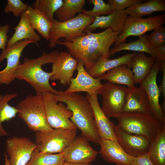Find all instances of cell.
I'll use <instances>...</instances> for the list:
<instances>
[{"label":"cell","mask_w":165,"mask_h":165,"mask_svg":"<svg viewBox=\"0 0 165 165\" xmlns=\"http://www.w3.org/2000/svg\"><path fill=\"white\" fill-rule=\"evenodd\" d=\"M149 112L148 98L144 89L141 86L128 88L123 112Z\"/></svg>","instance_id":"cell-21"},{"label":"cell","mask_w":165,"mask_h":165,"mask_svg":"<svg viewBox=\"0 0 165 165\" xmlns=\"http://www.w3.org/2000/svg\"><path fill=\"white\" fill-rule=\"evenodd\" d=\"M147 38L149 42L153 48L165 44V27L160 26L153 30Z\"/></svg>","instance_id":"cell-35"},{"label":"cell","mask_w":165,"mask_h":165,"mask_svg":"<svg viewBox=\"0 0 165 165\" xmlns=\"http://www.w3.org/2000/svg\"><path fill=\"white\" fill-rule=\"evenodd\" d=\"M98 152L105 161L117 165H132L133 157L127 153L116 141L101 138Z\"/></svg>","instance_id":"cell-18"},{"label":"cell","mask_w":165,"mask_h":165,"mask_svg":"<svg viewBox=\"0 0 165 165\" xmlns=\"http://www.w3.org/2000/svg\"><path fill=\"white\" fill-rule=\"evenodd\" d=\"M47 122L52 128L71 129L77 128L70 120L72 115L62 102L58 101L49 92L42 94Z\"/></svg>","instance_id":"cell-9"},{"label":"cell","mask_w":165,"mask_h":165,"mask_svg":"<svg viewBox=\"0 0 165 165\" xmlns=\"http://www.w3.org/2000/svg\"><path fill=\"white\" fill-rule=\"evenodd\" d=\"M64 161L63 153H42L36 149L26 165H62Z\"/></svg>","instance_id":"cell-32"},{"label":"cell","mask_w":165,"mask_h":165,"mask_svg":"<svg viewBox=\"0 0 165 165\" xmlns=\"http://www.w3.org/2000/svg\"><path fill=\"white\" fill-rule=\"evenodd\" d=\"M136 53H128L112 59L107 57H101L97 60L88 73L93 77L98 78L109 70L121 65L125 64L128 67Z\"/></svg>","instance_id":"cell-24"},{"label":"cell","mask_w":165,"mask_h":165,"mask_svg":"<svg viewBox=\"0 0 165 165\" xmlns=\"http://www.w3.org/2000/svg\"><path fill=\"white\" fill-rule=\"evenodd\" d=\"M95 17L80 13L69 20L60 22L54 19L49 33V47L56 46L60 39H70L86 35L85 28L92 24Z\"/></svg>","instance_id":"cell-6"},{"label":"cell","mask_w":165,"mask_h":165,"mask_svg":"<svg viewBox=\"0 0 165 165\" xmlns=\"http://www.w3.org/2000/svg\"><path fill=\"white\" fill-rule=\"evenodd\" d=\"M160 70V63L156 61L148 74L140 84L146 94L150 112L165 123L164 112L159 102L160 93L156 82L157 76Z\"/></svg>","instance_id":"cell-12"},{"label":"cell","mask_w":165,"mask_h":165,"mask_svg":"<svg viewBox=\"0 0 165 165\" xmlns=\"http://www.w3.org/2000/svg\"><path fill=\"white\" fill-rule=\"evenodd\" d=\"M27 11L32 27L44 38L48 41L49 33L52 22L42 13L31 6L28 5Z\"/></svg>","instance_id":"cell-28"},{"label":"cell","mask_w":165,"mask_h":165,"mask_svg":"<svg viewBox=\"0 0 165 165\" xmlns=\"http://www.w3.org/2000/svg\"><path fill=\"white\" fill-rule=\"evenodd\" d=\"M9 29L8 24L0 26V49L2 50H5L7 46L8 41L7 34Z\"/></svg>","instance_id":"cell-38"},{"label":"cell","mask_w":165,"mask_h":165,"mask_svg":"<svg viewBox=\"0 0 165 165\" xmlns=\"http://www.w3.org/2000/svg\"><path fill=\"white\" fill-rule=\"evenodd\" d=\"M99 78L116 84L126 86L130 88L134 86L132 71L128 66L122 64L108 71Z\"/></svg>","instance_id":"cell-25"},{"label":"cell","mask_w":165,"mask_h":165,"mask_svg":"<svg viewBox=\"0 0 165 165\" xmlns=\"http://www.w3.org/2000/svg\"><path fill=\"white\" fill-rule=\"evenodd\" d=\"M53 96L58 102L65 103L67 108L72 112L71 121L81 130L82 136L89 141L99 144L101 138L86 97L78 93H66L62 90L53 94Z\"/></svg>","instance_id":"cell-1"},{"label":"cell","mask_w":165,"mask_h":165,"mask_svg":"<svg viewBox=\"0 0 165 165\" xmlns=\"http://www.w3.org/2000/svg\"><path fill=\"white\" fill-rule=\"evenodd\" d=\"M35 43L28 39L19 41L8 48L2 50L0 55V63L7 59L5 68L0 71V85H8L16 79L15 73L20 64V59L24 48L29 44Z\"/></svg>","instance_id":"cell-11"},{"label":"cell","mask_w":165,"mask_h":165,"mask_svg":"<svg viewBox=\"0 0 165 165\" xmlns=\"http://www.w3.org/2000/svg\"><path fill=\"white\" fill-rule=\"evenodd\" d=\"M63 0H37L32 4V7L42 13L51 22L54 18L56 11L62 5Z\"/></svg>","instance_id":"cell-33"},{"label":"cell","mask_w":165,"mask_h":165,"mask_svg":"<svg viewBox=\"0 0 165 165\" xmlns=\"http://www.w3.org/2000/svg\"><path fill=\"white\" fill-rule=\"evenodd\" d=\"M6 145L10 165H26L37 147L35 143L24 137L9 138Z\"/></svg>","instance_id":"cell-13"},{"label":"cell","mask_w":165,"mask_h":165,"mask_svg":"<svg viewBox=\"0 0 165 165\" xmlns=\"http://www.w3.org/2000/svg\"><path fill=\"white\" fill-rule=\"evenodd\" d=\"M148 153L154 165H165V126L150 142Z\"/></svg>","instance_id":"cell-30"},{"label":"cell","mask_w":165,"mask_h":165,"mask_svg":"<svg viewBox=\"0 0 165 165\" xmlns=\"http://www.w3.org/2000/svg\"><path fill=\"white\" fill-rule=\"evenodd\" d=\"M141 0H108V3L112 7L114 10H125V8H128L131 6L142 2Z\"/></svg>","instance_id":"cell-37"},{"label":"cell","mask_w":165,"mask_h":165,"mask_svg":"<svg viewBox=\"0 0 165 165\" xmlns=\"http://www.w3.org/2000/svg\"><path fill=\"white\" fill-rule=\"evenodd\" d=\"M77 129L58 128L49 132H37L35 134V149L42 153L62 152L76 138Z\"/></svg>","instance_id":"cell-7"},{"label":"cell","mask_w":165,"mask_h":165,"mask_svg":"<svg viewBox=\"0 0 165 165\" xmlns=\"http://www.w3.org/2000/svg\"><path fill=\"white\" fill-rule=\"evenodd\" d=\"M118 125L128 133L147 138L151 142L165 126L150 112H122L117 118Z\"/></svg>","instance_id":"cell-4"},{"label":"cell","mask_w":165,"mask_h":165,"mask_svg":"<svg viewBox=\"0 0 165 165\" xmlns=\"http://www.w3.org/2000/svg\"><path fill=\"white\" fill-rule=\"evenodd\" d=\"M17 96L16 93L4 95L0 93V137L6 136L9 134L3 127L2 123L15 117L17 114L18 110L16 107L9 104L10 101Z\"/></svg>","instance_id":"cell-29"},{"label":"cell","mask_w":165,"mask_h":165,"mask_svg":"<svg viewBox=\"0 0 165 165\" xmlns=\"http://www.w3.org/2000/svg\"><path fill=\"white\" fill-rule=\"evenodd\" d=\"M60 53L58 50H54L48 53H44L36 58H24L23 63L19 65L15 71V79L26 81L34 89L36 93L48 92L57 94L59 91L54 89L49 82L52 73L44 71L42 66L54 63Z\"/></svg>","instance_id":"cell-2"},{"label":"cell","mask_w":165,"mask_h":165,"mask_svg":"<svg viewBox=\"0 0 165 165\" xmlns=\"http://www.w3.org/2000/svg\"><path fill=\"white\" fill-rule=\"evenodd\" d=\"M98 94L90 95L87 94L86 97L92 109L96 125L101 138L116 141L114 132V123L104 114L100 107L98 99Z\"/></svg>","instance_id":"cell-19"},{"label":"cell","mask_w":165,"mask_h":165,"mask_svg":"<svg viewBox=\"0 0 165 165\" xmlns=\"http://www.w3.org/2000/svg\"><path fill=\"white\" fill-rule=\"evenodd\" d=\"M128 88L108 82L102 84L97 93L102 97L101 108L108 118H116L122 113L126 101Z\"/></svg>","instance_id":"cell-8"},{"label":"cell","mask_w":165,"mask_h":165,"mask_svg":"<svg viewBox=\"0 0 165 165\" xmlns=\"http://www.w3.org/2000/svg\"><path fill=\"white\" fill-rule=\"evenodd\" d=\"M16 107L19 118L32 131L46 132L53 130L47 120L42 94L27 96Z\"/></svg>","instance_id":"cell-5"},{"label":"cell","mask_w":165,"mask_h":165,"mask_svg":"<svg viewBox=\"0 0 165 165\" xmlns=\"http://www.w3.org/2000/svg\"><path fill=\"white\" fill-rule=\"evenodd\" d=\"M132 165H154L151 160L148 152L136 157H134Z\"/></svg>","instance_id":"cell-39"},{"label":"cell","mask_w":165,"mask_h":165,"mask_svg":"<svg viewBox=\"0 0 165 165\" xmlns=\"http://www.w3.org/2000/svg\"><path fill=\"white\" fill-rule=\"evenodd\" d=\"M113 128L118 142L128 154L136 157L148 152L150 142L147 138L127 132L114 124Z\"/></svg>","instance_id":"cell-15"},{"label":"cell","mask_w":165,"mask_h":165,"mask_svg":"<svg viewBox=\"0 0 165 165\" xmlns=\"http://www.w3.org/2000/svg\"><path fill=\"white\" fill-rule=\"evenodd\" d=\"M77 59L68 52L61 51L53 64L52 75L50 80H58L64 86L69 85L73 73L76 69Z\"/></svg>","instance_id":"cell-17"},{"label":"cell","mask_w":165,"mask_h":165,"mask_svg":"<svg viewBox=\"0 0 165 165\" xmlns=\"http://www.w3.org/2000/svg\"><path fill=\"white\" fill-rule=\"evenodd\" d=\"M128 15L141 17L153 13L165 11V0H150L133 5L125 9Z\"/></svg>","instance_id":"cell-27"},{"label":"cell","mask_w":165,"mask_h":165,"mask_svg":"<svg viewBox=\"0 0 165 165\" xmlns=\"http://www.w3.org/2000/svg\"><path fill=\"white\" fill-rule=\"evenodd\" d=\"M121 31L115 32L110 28L99 33L86 32L84 36L83 50L79 59L88 72L97 60L102 57H108L111 46L115 43Z\"/></svg>","instance_id":"cell-3"},{"label":"cell","mask_w":165,"mask_h":165,"mask_svg":"<svg viewBox=\"0 0 165 165\" xmlns=\"http://www.w3.org/2000/svg\"><path fill=\"white\" fill-rule=\"evenodd\" d=\"M128 16L125 10H116L107 16H96L93 23L85 28L84 32H92L98 28H110L115 32H122Z\"/></svg>","instance_id":"cell-20"},{"label":"cell","mask_w":165,"mask_h":165,"mask_svg":"<svg viewBox=\"0 0 165 165\" xmlns=\"http://www.w3.org/2000/svg\"><path fill=\"white\" fill-rule=\"evenodd\" d=\"M78 60L76 77L71 79L69 86L64 92L66 93L84 92L90 95L98 94L97 91L102 84L101 80L90 75L84 68L83 61L80 59Z\"/></svg>","instance_id":"cell-16"},{"label":"cell","mask_w":165,"mask_h":165,"mask_svg":"<svg viewBox=\"0 0 165 165\" xmlns=\"http://www.w3.org/2000/svg\"><path fill=\"white\" fill-rule=\"evenodd\" d=\"M82 136L76 137L63 153L65 162L74 163H90L94 161L98 152Z\"/></svg>","instance_id":"cell-14"},{"label":"cell","mask_w":165,"mask_h":165,"mask_svg":"<svg viewBox=\"0 0 165 165\" xmlns=\"http://www.w3.org/2000/svg\"><path fill=\"white\" fill-rule=\"evenodd\" d=\"M62 165H92L90 163H74L64 162Z\"/></svg>","instance_id":"cell-42"},{"label":"cell","mask_w":165,"mask_h":165,"mask_svg":"<svg viewBox=\"0 0 165 165\" xmlns=\"http://www.w3.org/2000/svg\"><path fill=\"white\" fill-rule=\"evenodd\" d=\"M88 2L94 5L90 10L83 9L81 13L86 15L95 17L104 14H109L114 10L110 4L105 3L103 0H89Z\"/></svg>","instance_id":"cell-34"},{"label":"cell","mask_w":165,"mask_h":165,"mask_svg":"<svg viewBox=\"0 0 165 165\" xmlns=\"http://www.w3.org/2000/svg\"><path fill=\"white\" fill-rule=\"evenodd\" d=\"M85 4V0H64L62 6L55 13L57 20L64 22L72 19L77 13H81Z\"/></svg>","instance_id":"cell-31"},{"label":"cell","mask_w":165,"mask_h":165,"mask_svg":"<svg viewBox=\"0 0 165 165\" xmlns=\"http://www.w3.org/2000/svg\"><path fill=\"white\" fill-rule=\"evenodd\" d=\"M4 156L5 161V165H10V160L9 159H8V157L6 152H5Z\"/></svg>","instance_id":"cell-43"},{"label":"cell","mask_w":165,"mask_h":165,"mask_svg":"<svg viewBox=\"0 0 165 165\" xmlns=\"http://www.w3.org/2000/svg\"><path fill=\"white\" fill-rule=\"evenodd\" d=\"M28 6V4L24 3L21 0H8L4 12L6 13H12L14 16L18 17L27 10Z\"/></svg>","instance_id":"cell-36"},{"label":"cell","mask_w":165,"mask_h":165,"mask_svg":"<svg viewBox=\"0 0 165 165\" xmlns=\"http://www.w3.org/2000/svg\"><path fill=\"white\" fill-rule=\"evenodd\" d=\"M155 57L160 63L165 61V45L153 48Z\"/></svg>","instance_id":"cell-41"},{"label":"cell","mask_w":165,"mask_h":165,"mask_svg":"<svg viewBox=\"0 0 165 165\" xmlns=\"http://www.w3.org/2000/svg\"><path fill=\"white\" fill-rule=\"evenodd\" d=\"M139 38L134 41L128 43H121L116 45L110 49L108 57L113 56L116 53L124 50L147 53L155 57L153 48L148 41L147 35L144 34L139 37Z\"/></svg>","instance_id":"cell-26"},{"label":"cell","mask_w":165,"mask_h":165,"mask_svg":"<svg viewBox=\"0 0 165 165\" xmlns=\"http://www.w3.org/2000/svg\"><path fill=\"white\" fill-rule=\"evenodd\" d=\"M160 69L163 73V78L161 84L159 87L160 93L163 94V108L165 111V61L161 62L160 63Z\"/></svg>","instance_id":"cell-40"},{"label":"cell","mask_w":165,"mask_h":165,"mask_svg":"<svg viewBox=\"0 0 165 165\" xmlns=\"http://www.w3.org/2000/svg\"><path fill=\"white\" fill-rule=\"evenodd\" d=\"M156 61L155 57L147 56L144 53H136L128 67L133 72L134 84H140L144 79Z\"/></svg>","instance_id":"cell-23"},{"label":"cell","mask_w":165,"mask_h":165,"mask_svg":"<svg viewBox=\"0 0 165 165\" xmlns=\"http://www.w3.org/2000/svg\"><path fill=\"white\" fill-rule=\"evenodd\" d=\"M165 23V13L146 18L128 16L123 30L116 40L115 45L125 42L130 36L139 37Z\"/></svg>","instance_id":"cell-10"},{"label":"cell","mask_w":165,"mask_h":165,"mask_svg":"<svg viewBox=\"0 0 165 165\" xmlns=\"http://www.w3.org/2000/svg\"><path fill=\"white\" fill-rule=\"evenodd\" d=\"M14 30L15 32L8 40L6 48L10 47L19 41L25 39L32 41L38 45L37 42L41 40V37L36 33L31 24L27 10L22 14L18 24Z\"/></svg>","instance_id":"cell-22"}]
</instances>
